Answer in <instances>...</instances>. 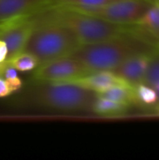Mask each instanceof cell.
I'll return each instance as SVG.
<instances>
[{"label":"cell","mask_w":159,"mask_h":160,"mask_svg":"<svg viewBox=\"0 0 159 160\" xmlns=\"http://www.w3.org/2000/svg\"><path fill=\"white\" fill-rule=\"evenodd\" d=\"M114 0H50L48 8H77L95 7L108 4Z\"/></svg>","instance_id":"14"},{"label":"cell","mask_w":159,"mask_h":160,"mask_svg":"<svg viewBox=\"0 0 159 160\" xmlns=\"http://www.w3.org/2000/svg\"><path fill=\"white\" fill-rule=\"evenodd\" d=\"M135 93L138 104L153 106L157 102V94L156 90L143 82L135 86Z\"/></svg>","instance_id":"15"},{"label":"cell","mask_w":159,"mask_h":160,"mask_svg":"<svg viewBox=\"0 0 159 160\" xmlns=\"http://www.w3.org/2000/svg\"><path fill=\"white\" fill-rule=\"evenodd\" d=\"M6 66H7V63H6V62H5V63L0 64V77H1V76H3V73H4V70H5Z\"/></svg>","instance_id":"21"},{"label":"cell","mask_w":159,"mask_h":160,"mask_svg":"<svg viewBox=\"0 0 159 160\" xmlns=\"http://www.w3.org/2000/svg\"><path fill=\"white\" fill-rule=\"evenodd\" d=\"M153 88L156 90V92H157V102L156 106H157V110L159 112V82L158 83H157Z\"/></svg>","instance_id":"20"},{"label":"cell","mask_w":159,"mask_h":160,"mask_svg":"<svg viewBox=\"0 0 159 160\" xmlns=\"http://www.w3.org/2000/svg\"><path fill=\"white\" fill-rule=\"evenodd\" d=\"M97 96L112 99L128 107L138 104L135 86L132 85H115L100 94H97Z\"/></svg>","instance_id":"12"},{"label":"cell","mask_w":159,"mask_h":160,"mask_svg":"<svg viewBox=\"0 0 159 160\" xmlns=\"http://www.w3.org/2000/svg\"><path fill=\"white\" fill-rule=\"evenodd\" d=\"M70 82L87 88L97 94H100L115 85H131L112 70H102L88 73L87 75Z\"/></svg>","instance_id":"9"},{"label":"cell","mask_w":159,"mask_h":160,"mask_svg":"<svg viewBox=\"0 0 159 160\" xmlns=\"http://www.w3.org/2000/svg\"><path fill=\"white\" fill-rule=\"evenodd\" d=\"M37 20L32 15L20 16L0 22V39L7 48L6 63L23 52L26 41L33 30Z\"/></svg>","instance_id":"6"},{"label":"cell","mask_w":159,"mask_h":160,"mask_svg":"<svg viewBox=\"0 0 159 160\" xmlns=\"http://www.w3.org/2000/svg\"><path fill=\"white\" fill-rule=\"evenodd\" d=\"M135 24L146 32L159 49V1L153 0L151 6Z\"/></svg>","instance_id":"11"},{"label":"cell","mask_w":159,"mask_h":160,"mask_svg":"<svg viewBox=\"0 0 159 160\" xmlns=\"http://www.w3.org/2000/svg\"><path fill=\"white\" fill-rule=\"evenodd\" d=\"M7 56V48L6 43L0 39V64L5 63Z\"/></svg>","instance_id":"19"},{"label":"cell","mask_w":159,"mask_h":160,"mask_svg":"<svg viewBox=\"0 0 159 160\" xmlns=\"http://www.w3.org/2000/svg\"><path fill=\"white\" fill-rule=\"evenodd\" d=\"M47 18L69 28L81 44L99 42L130 34L133 25L117 24L70 8H52Z\"/></svg>","instance_id":"4"},{"label":"cell","mask_w":159,"mask_h":160,"mask_svg":"<svg viewBox=\"0 0 159 160\" xmlns=\"http://www.w3.org/2000/svg\"><path fill=\"white\" fill-rule=\"evenodd\" d=\"M50 0H0V22L33 15L48 8Z\"/></svg>","instance_id":"10"},{"label":"cell","mask_w":159,"mask_h":160,"mask_svg":"<svg viewBox=\"0 0 159 160\" xmlns=\"http://www.w3.org/2000/svg\"><path fill=\"white\" fill-rule=\"evenodd\" d=\"M156 50L158 49L135 33L133 26L130 34L99 42L80 44L70 55L79 60L88 73H92L112 71L128 57Z\"/></svg>","instance_id":"1"},{"label":"cell","mask_w":159,"mask_h":160,"mask_svg":"<svg viewBox=\"0 0 159 160\" xmlns=\"http://www.w3.org/2000/svg\"><path fill=\"white\" fill-rule=\"evenodd\" d=\"M30 94V101L39 107L58 111H93L97 94L72 82H41Z\"/></svg>","instance_id":"3"},{"label":"cell","mask_w":159,"mask_h":160,"mask_svg":"<svg viewBox=\"0 0 159 160\" xmlns=\"http://www.w3.org/2000/svg\"><path fill=\"white\" fill-rule=\"evenodd\" d=\"M10 94H12L7 82L6 81V79L1 76L0 77V98H5L9 96Z\"/></svg>","instance_id":"18"},{"label":"cell","mask_w":159,"mask_h":160,"mask_svg":"<svg viewBox=\"0 0 159 160\" xmlns=\"http://www.w3.org/2000/svg\"><path fill=\"white\" fill-rule=\"evenodd\" d=\"M142 82L152 87L159 82V49L152 55Z\"/></svg>","instance_id":"17"},{"label":"cell","mask_w":159,"mask_h":160,"mask_svg":"<svg viewBox=\"0 0 159 160\" xmlns=\"http://www.w3.org/2000/svg\"><path fill=\"white\" fill-rule=\"evenodd\" d=\"M79 60L67 55L36 68V79L39 82H70L87 75Z\"/></svg>","instance_id":"7"},{"label":"cell","mask_w":159,"mask_h":160,"mask_svg":"<svg viewBox=\"0 0 159 160\" xmlns=\"http://www.w3.org/2000/svg\"><path fill=\"white\" fill-rule=\"evenodd\" d=\"M7 64L12 66L17 71H23V72L31 71L37 67V62L35 59V57L25 52H21Z\"/></svg>","instance_id":"16"},{"label":"cell","mask_w":159,"mask_h":160,"mask_svg":"<svg viewBox=\"0 0 159 160\" xmlns=\"http://www.w3.org/2000/svg\"><path fill=\"white\" fill-rule=\"evenodd\" d=\"M80 44L81 42L69 28L52 19L44 18L39 22H36L23 52L33 55L37 62V67H40L70 55Z\"/></svg>","instance_id":"2"},{"label":"cell","mask_w":159,"mask_h":160,"mask_svg":"<svg viewBox=\"0 0 159 160\" xmlns=\"http://www.w3.org/2000/svg\"><path fill=\"white\" fill-rule=\"evenodd\" d=\"M128 108L129 107L127 105H124L116 101H113L112 99L97 96V98L94 104L92 112L100 115L117 116V115L124 114L128 110Z\"/></svg>","instance_id":"13"},{"label":"cell","mask_w":159,"mask_h":160,"mask_svg":"<svg viewBox=\"0 0 159 160\" xmlns=\"http://www.w3.org/2000/svg\"><path fill=\"white\" fill-rule=\"evenodd\" d=\"M153 0H114L95 7L64 8L93 15L108 22L123 24H135L151 6Z\"/></svg>","instance_id":"5"},{"label":"cell","mask_w":159,"mask_h":160,"mask_svg":"<svg viewBox=\"0 0 159 160\" xmlns=\"http://www.w3.org/2000/svg\"><path fill=\"white\" fill-rule=\"evenodd\" d=\"M154 52L134 54L126 59L112 71L131 85L136 86L142 82Z\"/></svg>","instance_id":"8"},{"label":"cell","mask_w":159,"mask_h":160,"mask_svg":"<svg viewBox=\"0 0 159 160\" xmlns=\"http://www.w3.org/2000/svg\"><path fill=\"white\" fill-rule=\"evenodd\" d=\"M157 1H159V0H157Z\"/></svg>","instance_id":"22"}]
</instances>
